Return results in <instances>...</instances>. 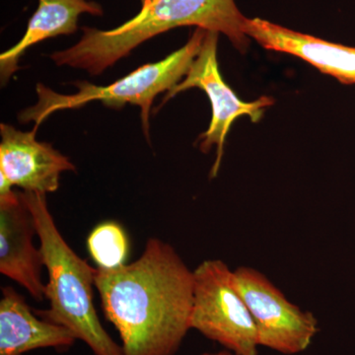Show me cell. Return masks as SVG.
I'll list each match as a JSON object with an SVG mask.
<instances>
[{
	"mask_svg": "<svg viewBox=\"0 0 355 355\" xmlns=\"http://www.w3.org/2000/svg\"><path fill=\"white\" fill-rule=\"evenodd\" d=\"M191 329L236 354L258 355L253 317L223 261L207 260L193 270Z\"/></svg>",
	"mask_w": 355,
	"mask_h": 355,
	"instance_id": "5b68a950",
	"label": "cell"
},
{
	"mask_svg": "<svg viewBox=\"0 0 355 355\" xmlns=\"http://www.w3.org/2000/svg\"><path fill=\"white\" fill-rule=\"evenodd\" d=\"M245 33L266 50L305 60L343 84H355V48L302 34L261 18H247Z\"/></svg>",
	"mask_w": 355,
	"mask_h": 355,
	"instance_id": "30bf717a",
	"label": "cell"
},
{
	"mask_svg": "<svg viewBox=\"0 0 355 355\" xmlns=\"http://www.w3.org/2000/svg\"><path fill=\"white\" fill-rule=\"evenodd\" d=\"M207 30L197 28L188 43L160 62L142 65L132 73L107 86L79 81L76 85L78 92L64 95L51 90L43 84L36 87L38 102L19 114L22 123L35 121V130L51 114L62 110L80 108L90 102L100 101L106 106L120 109L125 104L140 108L142 128L149 140V114L154 99L161 93L171 90L186 76L197 58Z\"/></svg>",
	"mask_w": 355,
	"mask_h": 355,
	"instance_id": "277c9868",
	"label": "cell"
},
{
	"mask_svg": "<svg viewBox=\"0 0 355 355\" xmlns=\"http://www.w3.org/2000/svg\"><path fill=\"white\" fill-rule=\"evenodd\" d=\"M219 33L207 31L202 49L193 60L184 78L166 93L163 103L179 93L191 88L205 91L211 104L212 116L207 132L200 135V147L203 153H209L216 146V159L210 176L216 177L223 157L224 144L231 125L239 116H250L253 123H258L268 107L272 106V98L261 97L254 102L240 100L227 84L224 83L219 71L217 60V43Z\"/></svg>",
	"mask_w": 355,
	"mask_h": 355,
	"instance_id": "52a82bcc",
	"label": "cell"
},
{
	"mask_svg": "<svg viewBox=\"0 0 355 355\" xmlns=\"http://www.w3.org/2000/svg\"><path fill=\"white\" fill-rule=\"evenodd\" d=\"M202 355H239L236 354L230 350H223V352H216V354H203Z\"/></svg>",
	"mask_w": 355,
	"mask_h": 355,
	"instance_id": "5bb4252c",
	"label": "cell"
},
{
	"mask_svg": "<svg viewBox=\"0 0 355 355\" xmlns=\"http://www.w3.org/2000/svg\"><path fill=\"white\" fill-rule=\"evenodd\" d=\"M76 338L64 327L36 316L13 287L2 288L0 355H23L39 349H69Z\"/></svg>",
	"mask_w": 355,
	"mask_h": 355,
	"instance_id": "8fae6325",
	"label": "cell"
},
{
	"mask_svg": "<svg viewBox=\"0 0 355 355\" xmlns=\"http://www.w3.org/2000/svg\"><path fill=\"white\" fill-rule=\"evenodd\" d=\"M246 19L234 0H141V8L132 19L106 31L84 27L76 44L50 57L60 67L98 76L144 42L184 26L221 33L244 51L249 44Z\"/></svg>",
	"mask_w": 355,
	"mask_h": 355,
	"instance_id": "7a4b0ae2",
	"label": "cell"
},
{
	"mask_svg": "<svg viewBox=\"0 0 355 355\" xmlns=\"http://www.w3.org/2000/svg\"><path fill=\"white\" fill-rule=\"evenodd\" d=\"M36 234L34 216L22 193H0V272L40 302L46 299V284L42 280L43 254L33 243Z\"/></svg>",
	"mask_w": 355,
	"mask_h": 355,
	"instance_id": "ba28073f",
	"label": "cell"
},
{
	"mask_svg": "<svg viewBox=\"0 0 355 355\" xmlns=\"http://www.w3.org/2000/svg\"><path fill=\"white\" fill-rule=\"evenodd\" d=\"M89 253L98 268H116L125 265L128 241L123 229L116 222H104L90 233Z\"/></svg>",
	"mask_w": 355,
	"mask_h": 355,
	"instance_id": "4fadbf2b",
	"label": "cell"
},
{
	"mask_svg": "<svg viewBox=\"0 0 355 355\" xmlns=\"http://www.w3.org/2000/svg\"><path fill=\"white\" fill-rule=\"evenodd\" d=\"M36 132L0 125V173L23 191L46 195L58 191L62 173L76 168L50 144L38 141Z\"/></svg>",
	"mask_w": 355,
	"mask_h": 355,
	"instance_id": "9c48e42d",
	"label": "cell"
},
{
	"mask_svg": "<svg viewBox=\"0 0 355 355\" xmlns=\"http://www.w3.org/2000/svg\"><path fill=\"white\" fill-rule=\"evenodd\" d=\"M36 225L49 282L44 296L46 310H35L37 316L71 331L95 355H123L102 326L96 312L93 288L96 268L81 259L65 242L51 216L44 193L22 191Z\"/></svg>",
	"mask_w": 355,
	"mask_h": 355,
	"instance_id": "3957f363",
	"label": "cell"
},
{
	"mask_svg": "<svg viewBox=\"0 0 355 355\" xmlns=\"http://www.w3.org/2000/svg\"><path fill=\"white\" fill-rule=\"evenodd\" d=\"M234 272L253 317L259 345L287 355L305 352L319 331L316 317L291 303L259 270L240 266Z\"/></svg>",
	"mask_w": 355,
	"mask_h": 355,
	"instance_id": "8992f818",
	"label": "cell"
},
{
	"mask_svg": "<svg viewBox=\"0 0 355 355\" xmlns=\"http://www.w3.org/2000/svg\"><path fill=\"white\" fill-rule=\"evenodd\" d=\"M36 12L28 23L24 36L0 55L2 84L19 69L18 62L25 51L44 40L73 34L78 29L79 16L84 13L103 15L99 3L89 0H38Z\"/></svg>",
	"mask_w": 355,
	"mask_h": 355,
	"instance_id": "7c38bea8",
	"label": "cell"
},
{
	"mask_svg": "<svg viewBox=\"0 0 355 355\" xmlns=\"http://www.w3.org/2000/svg\"><path fill=\"white\" fill-rule=\"evenodd\" d=\"M95 288L123 355H174L191 330L193 270L158 238L130 265L96 268Z\"/></svg>",
	"mask_w": 355,
	"mask_h": 355,
	"instance_id": "6da1fadb",
	"label": "cell"
}]
</instances>
